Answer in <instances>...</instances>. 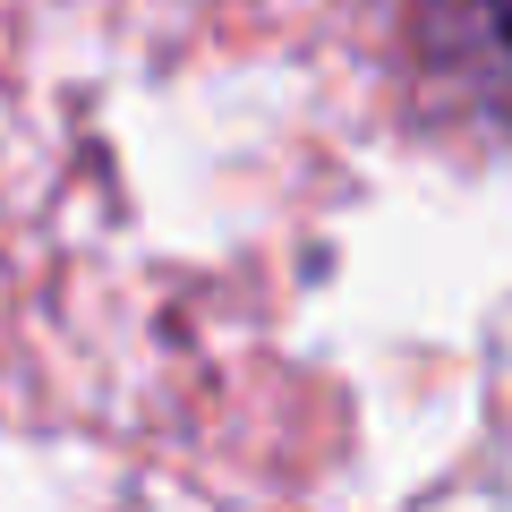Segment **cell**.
<instances>
[{
    "label": "cell",
    "instance_id": "obj_1",
    "mask_svg": "<svg viewBox=\"0 0 512 512\" xmlns=\"http://www.w3.org/2000/svg\"><path fill=\"white\" fill-rule=\"evenodd\" d=\"M410 35L444 103L512 137V0H410Z\"/></svg>",
    "mask_w": 512,
    "mask_h": 512
}]
</instances>
